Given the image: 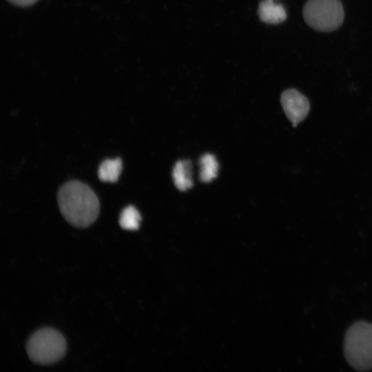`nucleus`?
I'll list each match as a JSON object with an SVG mask.
<instances>
[{
	"mask_svg": "<svg viewBox=\"0 0 372 372\" xmlns=\"http://www.w3.org/2000/svg\"><path fill=\"white\" fill-rule=\"evenodd\" d=\"M59 207L64 218L77 227H87L98 218L99 201L92 189L77 180L65 183L57 195Z\"/></svg>",
	"mask_w": 372,
	"mask_h": 372,
	"instance_id": "f257e3e1",
	"label": "nucleus"
},
{
	"mask_svg": "<svg viewBox=\"0 0 372 372\" xmlns=\"http://www.w3.org/2000/svg\"><path fill=\"white\" fill-rule=\"evenodd\" d=\"M276 0H262L258 7L260 19L268 24H278L287 17L285 7L275 2Z\"/></svg>",
	"mask_w": 372,
	"mask_h": 372,
	"instance_id": "423d86ee",
	"label": "nucleus"
},
{
	"mask_svg": "<svg viewBox=\"0 0 372 372\" xmlns=\"http://www.w3.org/2000/svg\"><path fill=\"white\" fill-rule=\"evenodd\" d=\"M344 17L340 0H308L303 8L305 22L320 32L338 29L342 25Z\"/></svg>",
	"mask_w": 372,
	"mask_h": 372,
	"instance_id": "20e7f679",
	"label": "nucleus"
},
{
	"mask_svg": "<svg viewBox=\"0 0 372 372\" xmlns=\"http://www.w3.org/2000/svg\"><path fill=\"white\" fill-rule=\"evenodd\" d=\"M172 178L176 187L185 191L193 186L192 163L188 160L178 161L174 166Z\"/></svg>",
	"mask_w": 372,
	"mask_h": 372,
	"instance_id": "0eeeda50",
	"label": "nucleus"
},
{
	"mask_svg": "<svg viewBox=\"0 0 372 372\" xmlns=\"http://www.w3.org/2000/svg\"><path fill=\"white\" fill-rule=\"evenodd\" d=\"M200 179L202 182L209 183L214 179L218 172V163L216 157L211 154L203 155L200 160Z\"/></svg>",
	"mask_w": 372,
	"mask_h": 372,
	"instance_id": "1a4fd4ad",
	"label": "nucleus"
},
{
	"mask_svg": "<svg viewBox=\"0 0 372 372\" xmlns=\"http://www.w3.org/2000/svg\"><path fill=\"white\" fill-rule=\"evenodd\" d=\"M12 4H14L18 6H29L35 3L38 0H8Z\"/></svg>",
	"mask_w": 372,
	"mask_h": 372,
	"instance_id": "9b49d317",
	"label": "nucleus"
},
{
	"mask_svg": "<svg viewBox=\"0 0 372 372\" xmlns=\"http://www.w3.org/2000/svg\"><path fill=\"white\" fill-rule=\"evenodd\" d=\"M347 363L359 371L372 369V324L358 321L347 329L344 340Z\"/></svg>",
	"mask_w": 372,
	"mask_h": 372,
	"instance_id": "f03ea898",
	"label": "nucleus"
},
{
	"mask_svg": "<svg viewBox=\"0 0 372 372\" xmlns=\"http://www.w3.org/2000/svg\"><path fill=\"white\" fill-rule=\"evenodd\" d=\"M141 220L138 211L134 206L130 205L121 213L119 225L124 229L135 230L138 228Z\"/></svg>",
	"mask_w": 372,
	"mask_h": 372,
	"instance_id": "9d476101",
	"label": "nucleus"
},
{
	"mask_svg": "<svg viewBox=\"0 0 372 372\" xmlns=\"http://www.w3.org/2000/svg\"><path fill=\"white\" fill-rule=\"evenodd\" d=\"M66 342L58 331L43 328L29 338L26 351L30 359L39 364H49L59 361L65 355Z\"/></svg>",
	"mask_w": 372,
	"mask_h": 372,
	"instance_id": "7ed1b4c3",
	"label": "nucleus"
},
{
	"mask_svg": "<svg viewBox=\"0 0 372 372\" xmlns=\"http://www.w3.org/2000/svg\"><path fill=\"white\" fill-rule=\"evenodd\" d=\"M280 101L287 117L293 127L302 121L308 115L310 110L309 100L297 90H285L281 94Z\"/></svg>",
	"mask_w": 372,
	"mask_h": 372,
	"instance_id": "39448f33",
	"label": "nucleus"
},
{
	"mask_svg": "<svg viewBox=\"0 0 372 372\" xmlns=\"http://www.w3.org/2000/svg\"><path fill=\"white\" fill-rule=\"evenodd\" d=\"M122 171V161L120 158L106 159L99 166L98 176L103 182L115 183Z\"/></svg>",
	"mask_w": 372,
	"mask_h": 372,
	"instance_id": "6e6552de",
	"label": "nucleus"
}]
</instances>
